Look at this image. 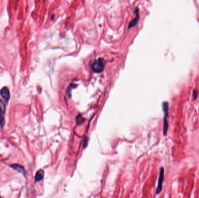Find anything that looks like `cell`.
Instances as JSON below:
<instances>
[{"mask_svg":"<svg viewBox=\"0 0 199 198\" xmlns=\"http://www.w3.org/2000/svg\"><path fill=\"white\" fill-rule=\"evenodd\" d=\"M88 141H89V139L87 137L85 136L83 139V148L85 149V148L87 147V145L88 144Z\"/></svg>","mask_w":199,"mask_h":198,"instance_id":"obj_10","label":"cell"},{"mask_svg":"<svg viewBox=\"0 0 199 198\" xmlns=\"http://www.w3.org/2000/svg\"><path fill=\"white\" fill-rule=\"evenodd\" d=\"M163 109L164 113V117L163 120V135L166 136L167 134L168 129V116H169V106L168 103L167 102H164L163 103Z\"/></svg>","mask_w":199,"mask_h":198,"instance_id":"obj_1","label":"cell"},{"mask_svg":"<svg viewBox=\"0 0 199 198\" xmlns=\"http://www.w3.org/2000/svg\"><path fill=\"white\" fill-rule=\"evenodd\" d=\"M135 12H136V17H135V18L133 20H132L129 23V29H131V28H133V26H134L137 24V22L139 21V10H138V9H136Z\"/></svg>","mask_w":199,"mask_h":198,"instance_id":"obj_8","label":"cell"},{"mask_svg":"<svg viewBox=\"0 0 199 198\" xmlns=\"http://www.w3.org/2000/svg\"><path fill=\"white\" fill-rule=\"evenodd\" d=\"M198 91L196 90H193V98L194 99H196L197 97H198Z\"/></svg>","mask_w":199,"mask_h":198,"instance_id":"obj_11","label":"cell"},{"mask_svg":"<svg viewBox=\"0 0 199 198\" xmlns=\"http://www.w3.org/2000/svg\"><path fill=\"white\" fill-rule=\"evenodd\" d=\"M6 107L4 102L0 99V126L2 128L5 124V119L4 116L5 115Z\"/></svg>","mask_w":199,"mask_h":198,"instance_id":"obj_4","label":"cell"},{"mask_svg":"<svg viewBox=\"0 0 199 198\" xmlns=\"http://www.w3.org/2000/svg\"><path fill=\"white\" fill-rule=\"evenodd\" d=\"M44 177V171L43 170H38L36 174H35V177H34V180H35V182H39L40 181H41L43 178Z\"/></svg>","mask_w":199,"mask_h":198,"instance_id":"obj_7","label":"cell"},{"mask_svg":"<svg viewBox=\"0 0 199 198\" xmlns=\"http://www.w3.org/2000/svg\"><path fill=\"white\" fill-rule=\"evenodd\" d=\"M105 66V61L102 58H99L92 65V70L96 73H101L103 71Z\"/></svg>","mask_w":199,"mask_h":198,"instance_id":"obj_2","label":"cell"},{"mask_svg":"<svg viewBox=\"0 0 199 198\" xmlns=\"http://www.w3.org/2000/svg\"><path fill=\"white\" fill-rule=\"evenodd\" d=\"M0 198H1V195H0Z\"/></svg>","mask_w":199,"mask_h":198,"instance_id":"obj_12","label":"cell"},{"mask_svg":"<svg viewBox=\"0 0 199 198\" xmlns=\"http://www.w3.org/2000/svg\"><path fill=\"white\" fill-rule=\"evenodd\" d=\"M164 167H161L160 168V171H159V177L158 179V185L157 187L156 191V195H158L162 191L163 188V183L164 181Z\"/></svg>","mask_w":199,"mask_h":198,"instance_id":"obj_3","label":"cell"},{"mask_svg":"<svg viewBox=\"0 0 199 198\" xmlns=\"http://www.w3.org/2000/svg\"><path fill=\"white\" fill-rule=\"evenodd\" d=\"M0 95L4 99L5 102H8L10 99V92L9 90L6 87H2L0 90Z\"/></svg>","mask_w":199,"mask_h":198,"instance_id":"obj_5","label":"cell"},{"mask_svg":"<svg viewBox=\"0 0 199 198\" xmlns=\"http://www.w3.org/2000/svg\"><path fill=\"white\" fill-rule=\"evenodd\" d=\"M85 121V119L80 115H78L76 118V122L77 124H80Z\"/></svg>","mask_w":199,"mask_h":198,"instance_id":"obj_9","label":"cell"},{"mask_svg":"<svg viewBox=\"0 0 199 198\" xmlns=\"http://www.w3.org/2000/svg\"><path fill=\"white\" fill-rule=\"evenodd\" d=\"M10 167L14 169V170L18 171L19 173H21L22 175L25 176V170L24 167L22 165L18 164H12L10 165Z\"/></svg>","mask_w":199,"mask_h":198,"instance_id":"obj_6","label":"cell"}]
</instances>
